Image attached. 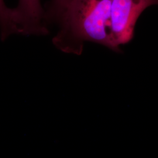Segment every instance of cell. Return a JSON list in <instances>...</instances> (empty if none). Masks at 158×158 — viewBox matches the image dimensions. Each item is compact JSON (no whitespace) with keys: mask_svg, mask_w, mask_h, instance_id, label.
<instances>
[{"mask_svg":"<svg viewBox=\"0 0 158 158\" xmlns=\"http://www.w3.org/2000/svg\"><path fill=\"white\" fill-rule=\"evenodd\" d=\"M111 0H72L57 23L54 46L64 53L80 55L85 42H91L119 52L113 39Z\"/></svg>","mask_w":158,"mask_h":158,"instance_id":"6da1fadb","label":"cell"},{"mask_svg":"<svg viewBox=\"0 0 158 158\" xmlns=\"http://www.w3.org/2000/svg\"><path fill=\"white\" fill-rule=\"evenodd\" d=\"M15 11L18 34L39 36L49 33L45 19V11L40 0H18Z\"/></svg>","mask_w":158,"mask_h":158,"instance_id":"3957f363","label":"cell"},{"mask_svg":"<svg viewBox=\"0 0 158 158\" xmlns=\"http://www.w3.org/2000/svg\"><path fill=\"white\" fill-rule=\"evenodd\" d=\"M17 34V17L15 8H8L4 0H0V36L2 40Z\"/></svg>","mask_w":158,"mask_h":158,"instance_id":"277c9868","label":"cell"},{"mask_svg":"<svg viewBox=\"0 0 158 158\" xmlns=\"http://www.w3.org/2000/svg\"><path fill=\"white\" fill-rule=\"evenodd\" d=\"M155 5H158V0H111V32L117 45L119 47L132 40L139 17Z\"/></svg>","mask_w":158,"mask_h":158,"instance_id":"7a4b0ae2","label":"cell"},{"mask_svg":"<svg viewBox=\"0 0 158 158\" xmlns=\"http://www.w3.org/2000/svg\"><path fill=\"white\" fill-rule=\"evenodd\" d=\"M72 0H51L45 11L46 24L58 23L59 19Z\"/></svg>","mask_w":158,"mask_h":158,"instance_id":"5b68a950","label":"cell"}]
</instances>
